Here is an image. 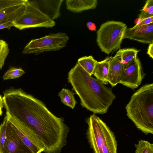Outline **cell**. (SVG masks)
I'll return each instance as SVG.
<instances>
[{"mask_svg":"<svg viewBox=\"0 0 153 153\" xmlns=\"http://www.w3.org/2000/svg\"><path fill=\"white\" fill-rule=\"evenodd\" d=\"M7 120L6 139L1 153H33L21 139L11 124Z\"/></svg>","mask_w":153,"mask_h":153,"instance_id":"10","label":"cell"},{"mask_svg":"<svg viewBox=\"0 0 153 153\" xmlns=\"http://www.w3.org/2000/svg\"><path fill=\"white\" fill-rule=\"evenodd\" d=\"M144 76L140 62L137 57L127 65L123 67L119 83L134 89L140 85Z\"/></svg>","mask_w":153,"mask_h":153,"instance_id":"9","label":"cell"},{"mask_svg":"<svg viewBox=\"0 0 153 153\" xmlns=\"http://www.w3.org/2000/svg\"><path fill=\"white\" fill-rule=\"evenodd\" d=\"M112 56L108 57L104 60L97 62L94 70L93 74L96 78L104 84L108 83V77L110 62Z\"/></svg>","mask_w":153,"mask_h":153,"instance_id":"16","label":"cell"},{"mask_svg":"<svg viewBox=\"0 0 153 153\" xmlns=\"http://www.w3.org/2000/svg\"></svg>","mask_w":153,"mask_h":153,"instance_id":"35","label":"cell"},{"mask_svg":"<svg viewBox=\"0 0 153 153\" xmlns=\"http://www.w3.org/2000/svg\"></svg>","mask_w":153,"mask_h":153,"instance_id":"33","label":"cell"},{"mask_svg":"<svg viewBox=\"0 0 153 153\" xmlns=\"http://www.w3.org/2000/svg\"><path fill=\"white\" fill-rule=\"evenodd\" d=\"M97 61L92 56H84L79 58L77 63L90 76L93 74Z\"/></svg>","mask_w":153,"mask_h":153,"instance_id":"18","label":"cell"},{"mask_svg":"<svg viewBox=\"0 0 153 153\" xmlns=\"http://www.w3.org/2000/svg\"><path fill=\"white\" fill-rule=\"evenodd\" d=\"M4 106V103L3 97L0 95V116L2 115L3 111L2 109Z\"/></svg>","mask_w":153,"mask_h":153,"instance_id":"30","label":"cell"},{"mask_svg":"<svg viewBox=\"0 0 153 153\" xmlns=\"http://www.w3.org/2000/svg\"><path fill=\"white\" fill-rule=\"evenodd\" d=\"M141 11L139 18L142 19L153 16V0H147Z\"/></svg>","mask_w":153,"mask_h":153,"instance_id":"22","label":"cell"},{"mask_svg":"<svg viewBox=\"0 0 153 153\" xmlns=\"http://www.w3.org/2000/svg\"><path fill=\"white\" fill-rule=\"evenodd\" d=\"M9 51L8 44L4 40L0 44V70L4 65L5 60Z\"/></svg>","mask_w":153,"mask_h":153,"instance_id":"23","label":"cell"},{"mask_svg":"<svg viewBox=\"0 0 153 153\" xmlns=\"http://www.w3.org/2000/svg\"><path fill=\"white\" fill-rule=\"evenodd\" d=\"M147 54L152 58H153V42L149 44L148 47Z\"/></svg>","mask_w":153,"mask_h":153,"instance_id":"29","label":"cell"},{"mask_svg":"<svg viewBox=\"0 0 153 153\" xmlns=\"http://www.w3.org/2000/svg\"><path fill=\"white\" fill-rule=\"evenodd\" d=\"M3 94L6 114L34 131L45 146V153H60L70 130L64 118L55 116L42 101L21 88H11Z\"/></svg>","mask_w":153,"mask_h":153,"instance_id":"1","label":"cell"},{"mask_svg":"<svg viewBox=\"0 0 153 153\" xmlns=\"http://www.w3.org/2000/svg\"><path fill=\"white\" fill-rule=\"evenodd\" d=\"M21 139L33 153L44 152L45 147L36 133L29 126L6 114L5 116Z\"/></svg>","mask_w":153,"mask_h":153,"instance_id":"8","label":"cell"},{"mask_svg":"<svg viewBox=\"0 0 153 153\" xmlns=\"http://www.w3.org/2000/svg\"><path fill=\"white\" fill-rule=\"evenodd\" d=\"M0 153H1L0 152Z\"/></svg>","mask_w":153,"mask_h":153,"instance_id":"34","label":"cell"},{"mask_svg":"<svg viewBox=\"0 0 153 153\" xmlns=\"http://www.w3.org/2000/svg\"><path fill=\"white\" fill-rule=\"evenodd\" d=\"M25 73V71L21 68L11 67L4 73L2 79L4 80H6L18 78Z\"/></svg>","mask_w":153,"mask_h":153,"instance_id":"20","label":"cell"},{"mask_svg":"<svg viewBox=\"0 0 153 153\" xmlns=\"http://www.w3.org/2000/svg\"><path fill=\"white\" fill-rule=\"evenodd\" d=\"M7 120L5 117L0 126V152L1 153L6 139Z\"/></svg>","mask_w":153,"mask_h":153,"instance_id":"24","label":"cell"},{"mask_svg":"<svg viewBox=\"0 0 153 153\" xmlns=\"http://www.w3.org/2000/svg\"><path fill=\"white\" fill-rule=\"evenodd\" d=\"M153 23V16H151L143 19L140 24L137 26L146 25Z\"/></svg>","mask_w":153,"mask_h":153,"instance_id":"27","label":"cell"},{"mask_svg":"<svg viewBox=\"0 0 153 153\" xmlns=\"http://www.w3.org/2000/svg\"><path fill=\"white\" fill-rule=\"evenodd\" d=\"M36 1L40 10L51 20L54 21L60 16V8L63 0Z\"/></svg>","mask_w":153,"mask_h":153,"instance_id":"13","label":"cell"},{"mask_svg":"<svg viewBox=\"0 0 153 153\" xmlns=\"http://www.w3.org/2000/svg\"><path fill=\"white\" fill-rule=\"evenodd\" d=\"M58 96L61 102L65 105L74 109L77 103L74 96V93L69 90L62 88L59 92Z\"/></svg>","mask_w":153,"mask_h":153,"instance_id":"19","label":"cell"},{"mask_svg":"<svg viewBox=\"0 0 153 153\" xmlns=\"http://www.w3.org/2000/svg\"><path fill=\"white\" fill-rule=\"evenodd\" d=\"M25 0H0V7L22 3Z\"/></svg>","mask_w":153,"mask_h":153,"instance_id":"25","label":"cell"},{"mask_svg":"<svg viewBox=\"0 0 153 153\" xmlns=\"http://www.w3.org/2000/svg\"><path fill=\"white\" fill-rule=\"evenodd\" d=\"M3 41H4V40H3L0 39V44Z\"/></svg>","mask_w":153,"mask_h":153,"instance_id":"32","label":"cell"},{"mask_svg":"<svg viewBox=\"0 0 153 153\" xmlns=\"http://www.w3.org/2000/svg\"><path fill=\"white\" fill-rule=\"evenodd\" d=\"M65 1L67 8L75 13L95 9L98 4L97 0H66Z\"/></svg>","mask_w":153,"mask_h":153,"instance_id":"15","label":"cell"},{"mask_svg":"<svg viewBox=\"0 0 153 153\" xmlns=\"http://www.w3.org/2000/svg\"><path fill=\"white\" fill-rule=\"evenodd\" d=\"M56 23L39 9L36 0H27L23 14L14 22L13 26L20 30L37 27L52 28Z\"/></svg>","mask_w":153,"mask_h":153,"instance_id":"6","label":"cell"},{"mask_svg":"<svg viewBox=\"0 0 153 153\" xmlns=\"http://www.w3.org/2000/svg\"><path fill=\"white\" fill-rule=\"evenodd\" d=\"M68 80L82 107L94 114L106 113L116 98L111 88L90 76L77 63L68 72Z\"/></svg>","mask_w":153,"mask_h":153,"instance_id":"2","label":"cell"},{"mask_svg":"<svg viewBox=\"0 0 153 153\" xmlns=\"http://www.w3.org/2000/svg\"><path fill=\"white\" fill-rule=\"evenodd\" d=\"M120 60V56L115 54L110 61L108 81L112 87L119 83L121 79L123 66Z\"/></svg>","mask_w":153,"mask_h":153,"instance_id":"14","label":"cell"},{"mask_svg":"<svg viewBox=\"0 0 153 153\" xmlns=\"http://www.w3.org/2000/svg\"><path fill=\"white\" fill-rule=\"evenodd\" d=\"M69 39L65 33H50L31 40L25 46L22 53L38 55L45 52L58 51L66 47Z\"/></svg>","mask_w":153,"mask_h":153,"instance_id":"7","label":"cell"},{"mask_svg":"<svg viewBox=\"0 0 153 153\" xmlns=\"http://www.w3.org/2000/svg\"><path fill=\"white\" fill-rule=\"evenodd\" d=\"M86 122V137L93 153H117L115 137L106 124L95 114Z\"/></svg>","mask_w":153,"mask_h":153,"instance_id":"4","label":"cell"},{"mask_svg":"<svg viewBox=\"0 0 153 153\" xmlns=\"http://www.w3.org/2000/svg\"><path fill=\"white\" fill-rule=\"evenodd\" d=\"M86 25L88 29L91 31H96L97 30V27L95 24L91 22H87Z\"/></svg>","mask_w":153,"mask_h":153,"instance_id":"28","label":"cell"},{"mask_svg":"<svg viewBox=\"0 0 153 153\" xmlns=\"http://www.w3.org/2000/svg\"><path fill=\"white\" fill-rule=\"evenodd\" d=\"M27 0L21 4L0 7V24L15 21L23 14Z\"/></svg>","mask_w":153,"mask_h":153,"instance_id":"12","label":"cell"},{"mask_svg":"<svg viewBox=\"0 0 153 153\" xmlns=\"http://www.w3.org/2000/svg\"><path fill=\"white\" fill-rule=\"evenodd\" d=\"M127 28L126 24L119 21L102 24L97 32L96 42L101 51L109 54L120 49Z\"/></svg>","mask_w":153,"mask_h":153,"instance_id":"5","label":"cell"},{"mask_svg":"<svg viewBox=\"0 0 153 153\" xmlns=\"http://www.w3.org/2000/svg\"><path fill=\"white\" fill-rule=\"evenodd\" d=\"M126 109L127 115L146 134H153V84L143 85L131 96Z\"/></svg>","mask_w":153,"mask_h":153,"instance_id":"3","label":"cell"},{"mask_svg":"<svg viewBox=\"0 0 153 153\" xmlns=\"http://www.w3.org/2000/svg\"><path fill=\"white\" fill-rule=\"evenodd\" d=\"M139 50L134 48L120 49L116 54L120 56V62L123 67L125 66L137 57Z\"/></svg>","mask_w":153,"mask_h":153,"instance_id":"17","label":"cell"},{"mask_svg":"<svg viewBox=\"0 0 153 153\" xmlns=\"http://www.w3.org/2000/svg\"><path fill=\"white\" fill-rule=\"evenodd\" d=\"M14 22L10 21L0 24V30L5 28L10 30L13 26Z\"/></svg>","mask_w":153,"mask_h":153,"instance_id":"26","label":"cell"},{"mask_svg":"<svg viewBox=\"0 0 153 153\" xmlns=\"http://www.w3.org/2000/svg\"><path fill=\"white\" fill-rule=\"evenodd\" d=\"M136 153H153V144L147 141L139 140L137 144H135Z\"/></svg>","mask_w":153,"mask_h":153,"instance_id":"21","label":"cell"},{"mask_svg":"<svg viewBox=\"0 0 153 153\" xmlns=\"http://www.w3.org/2000/svg\"><path fill=\"white\" fill-rule=\"evenodd\" d=\"M142 43L153 42V23L149 25L127 28L123 37Z\"/></svg>","mask_w":153,"mask_h":153,"instance_id":"11","label":"cell"},{"mask_svg":"<svg viewBox=\"0 0 153 153\" xmlns=\"http://www.w3.org/2000/svg\"><path fill=\"white\" fill-rule=\"evenodd\" d=\"M142 19H141L138 18H137L135 20L134 23L135 24V25L134 26V27H136L138 25H139L141 22H142Z\"/></svg>","mask_w":153,"mask_h":153,"instance_id":"31","label":"cell"}]
</instances>
